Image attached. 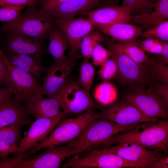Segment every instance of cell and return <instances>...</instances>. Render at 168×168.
I'll return each mask as SVG.
<instances>
[{"label": "cell", "instance_id": "6da1fadb", "mask_svg": "<svg viewBox=\"0 0 168 168\" xmlns=\"http://www.w3.org/2000/svg\"><path fill=\"white\" fill-rule=\"evenodd\" d=\"M123 142L159 149L166 153L168 146V120L159 119L153 122L140 124L127 133L115 134L100 146L105 147Z\"/></svg>", "mask_w": 168, "mask_h": 168}, {"label": "cell", "instance_id": "7a4b0ae2", "mask_svg": "<svg viewBox=\"0 0 168 168\" xmlns=\"http://www.w3.org/2000/svg\"><path fill=\"white\" fill-rule=\"evenodd\" d=\"M139 124L120 125L105 119H96L86 126L77 137L67 144L72 150L83 152L91 150L115 134L130 131Z\"/></svg>", "mask_w": 168, "mask_h": 168}, {"label": "cell", "instance_id": "3957f363", "mask_svg": "<svg viewBox=\"0 0 168 168\" xmlns=\"http://www.w3.org/2000/svg\"><path fill=\"white\" fill-rule=\"evenodd\" d=\"M54 17L44 13L39 14L36 6H27L15 19L3 23L0 31L15 32L44 40L55 26Z\"/></svg>", "mask_w": 168, "mask_h": 168}, {"label": "cell", "instance_id": "277c9868", "mask_svg": "<svg viewBox=\"0 0 168 168\" xmlns=\"http://www.w3.org/2000/svg\"><path fill=\"white\" fill-rule=\"evenodd\" d=\"M100 118L99 113L95 109L88 110L72 118L61 120L43 141L30 148L33 154L41 150L67 143L77 137L84 129L93 120Z\"/></svg>", "mask_w": 168, "mask_h": 168}, {"label": "cell", "instance_id": "5b68a950", "mask_svg": "<svg viewBox=\"0 0 168 168\" xmlns=\"http://www.w3.org/2000/svg\"><path fill=\"white\" fill-rule=\"evenodd\" d=\"M149 164L148 161L135 162L126 160L104 147L92 149L83 157L70 156L61 166L63 168H146Z\"/></svg>", "mask_w": 168, "mask_h": 168}, {"label": "cell", "instance_id": "8992f818", "mask_svg": "<svg viewBox=\"0 0 168 168\" xmlns=\"http://www.w3.org/2000/svg\"><path fill=\"white\" fill-rule=\"evenodd\" d=\"M66 114H75L92 109H101L103 105L95 102L90 93L82 88L74 79H69L54 97Z\"/></svg>", "mask_w": 168, "mask_h": 168}, {"label": "cell", "instance_id": "52a82bcc", "mask_svg": "<svg viewBox=\"0 0 168 168\" xmlns=\"http://www.w3.org/2000/svg\"><path fill=\"white\" fill-rule=\"evenodd\" d=\"M124 98L146 116L156 120H168V101L154 91L139 89L125 95Z\"/></svg>", "mask_w": 168, "mask_h": 168}, {"label": "cell", "instance_id": "ba28073f", "mask_svg": "<svg viewBox=\"0 0 168 168\" xmlns=\"http://www.w3.org/2000/svg\"><path fill=\"white\" fill-rule=\"evenodd\" d=\"M55 25L61 31L67 42L69 58L75 61L78 57L81 43L84 37L95 30V27L88 19L82 18H54Z\"/></svg>", "mask_w": 168, "mask_h": 168}, {"label": "cell", "instance_id": "9c48e42d", "mask_svg": "<svg viewBox=\"0 0 168 168\" xmlns=\"http://www.w3.org/2000/svg\"><path fill=\"white\" fill-rule=\"evenodd\" d=\"M0 57L7 71L14 96L17 99L25 103L33 94H40L44 95L38 80L13 64L0 48Z\"/></svg>", "mask_w": 168, "mask_h": 168}, {"label": "cell", "instance_id": "30bf717a", "mask_svg": "<svg viewBox=\"0 0 168 168\" xmlns=\"http://www.w3.org/2000/svg\"><path fill=\"white\" fill-rule=\"evenodd\" d=\"M108 50L111 57L115 60L118 68L117 76L124 82L144 85L147 80L144 65H140L124 53L112 40L108 41Z\"/></svg>", "mask_w": 168, "mask_h": 168}, {"label": "cell", "instance_id": "8fae6325", "mask_svg": "<svg viewBox=\"0 0 168 168\" xmlns=\"http://www.w3.org/2000/svg\"><path fill=\"white\" fill-rule=\"evenodd\" d=\"M101 110L99 113L100 118L120 125H133L159 120L146 116L136 107L124 100H116L108 104L103 105Z\"/></svg>", "mask_w": 168, "mask_h": 168}, {"label": "cell", "instance_id": "7c38bea8", "mask_svg": "<svg viewBox=\"0 0 168 168\" xmlns=\"http://www.w3.org/2000/svg\"><path fill=\"white\" fill-rule=\"evenodd\" d=\"M47 148L40 154L31 158L30 156L16 165L14 168H57L65 159L83 152L70 149L67 143Z\"/></svg>", "mask_w": 168, "mask_h": 168}, {"label": "cell", "instance_id": "4fadbf2b", "mask_svg": "<svg viewBox=\"0 0 168 168\" xmlns=\"http://www.w3.org/2000/svg\"><path fill=\"white\" fill-rule=\"evenodd\" d=\"M2 48L7 54H25L41 63L44 54V40L15 32L5 33Z\"/></svg>", "mask_w": 168, "mask_h": 168}, {"label": "cell", "instance_id": "5bb4252c", "mask_svg": "<svg viewBox=\"0 0 168 168\" xmlns=\"http://www.w3.org/2000/svg\"><path fill=\"white\" fill-rule=\"evenodd\" d=\"M66 115L63 111L55 117L40 118L32 123L28 130L23 133L24 136L17 152V156L45 140L54 127Z\"/></svg>", "mask_w": 168, "mask_h": 168}, {"label": "cell", "instance_id": "9a60e30c", "mask_svg": "<svg viewBox=\"0 0 168 168\" xmlns=\"http://www.w3.org/2000/svg\"><path fill=\"white\" fill-rule=\"evenodd\" d=\"M75 61L68 59L60 63H54L47 70L42 86L44 95L55 96L63 87L72 72Z\"/></svg>", "mask_w": 168, "mask_h": 168}, {"label": "cell", "instance_id": "2e32d148", "mask_svg": "<svg viewBox=\"0 0 168 168\" xmlns=\"http://www.w3.org/2000/svg\"><path fill=\"white\" fill-rule=\"evenodd\" d=\"M86 14L94 26L128 23L132 21L129 9L123 5L93 9Z\"/></svg>", "mask_w": 168, "mask_h": 168}, {"label": "cell", "instance_id": "e0dca14e", "mask_svg": "<svg viewBox=\"0 0 168 168\" xmlns=\"http://www.w3.org/2000/svg\"><path fill=\"white\" fill-rule=\"evenodd\" d=\"M25 104L28 114L34 116L37 119L54 117L63 112L58 101L54 98L44 97L40 94L32 95Z\"/></svg>", "mask_w": 168, "mask_h": 168}, {"label": "cell", "instance_id": "ac0fdd59", "mask_svg": "<svg viewBox=\"0 0 168 168\" xmlns=\"http://www.w3.org/2000/svg\"><path fill=\"white\" fill-rule=\"evenodd\" d=\"M25 106L14 96L0 103V128L14 123L24 126L30 124Z\"/></svg>", "mask_w": 168, "mask_h": 168}, {"label": "cell", "instance_id": "d6986e66", "mask_svg": "<svg viewBox=\"0 0 168 168\" xmlns=\"http://www.w3.org/2000/svg\"><path fill=\"white\" fill-rule=\"evenodd\" d=\"M105 148L126 160L135 162L152 160L160 154L159 152L161 150L125 142L118 143Z\"/></svg>", "mask_w": 168, "mask_h": 168}, {"label": "cell", "instance_id": "ffe728a7", "mask_svg": "<svg viewBox=\"0 0 168 168\" xmlns=\"http://www.w3.org/2000/svg\"><path fill=\"white\" fill-rule=\"evenodd\" d=\"M98 30L110 36L118 43L136 40L141 35V27L128 23H118L106 25L94 26Z\"/></svg>", "mask_w": 168, "mask_h": 168}, {"label": "cell", "instance_id": "44dd1931", "mask_svg": "<svg viewBox=\"0 0 168 168\" xmlns=\"http://www.w3.org/2000/svg\"><path fill=\"white\" fill-rule=\"evenodd\" d=\"M100 0H71L43 13L54 18H68L92 10Z\"/></svg>", "mask_w": 168, "mask_h": 168}, {"label": "cell", "instance_id": "7402d4cb", "mask_svg": "<svg viewBox=\"0 0 168 168\" xmlns=\"http://www.w3.org/2000/svg\"><path fill=\"white\" fill-rule=\"evenodd\" d=\"M154 8V10L151 13L132 16V23L140 26L142 30L145 29L146 30L168 19V0H160L156 2Z\"/></svg>", "mask_w": 168, "mask_h": 168}, {"label": "cell", "instance_id": "603a6c76", "mask_svg": "<svg viewBox=\"0 0 168 168\" xmlns=\"http://www.w3.org/2000/svg\"><path fill=\"white\" fill-rule=\"evenodd\" d=\"M55 26L50 30L48 35L49 42L48 50L53 58L54 63H60L69 58L65 55L68 46L61 31Z\"/></svg>", "mask_w": 168, "mask_h": 168}, {"label": "cell", "instance_id": "cb8c5ba5", "mask_svg": "<svg viewBox=\"0 0 168 168\" xmlns=\"http://www.w3.org/2000/svg\"><path fill=\"white\" fill-rule=\"evenodd\" d=\"M7 57L14 65L38 80L44 72V67L33 57L26 55L7 54Z\"/></svg>", "mask_w": 168, "mask_h": 168}, {"label": "cell", "instance_id": "d4e9b609", "mask_svg": "<svg viewBox=\"0 0 168 168\" xmlns=\"http://www.w3.org/2000/svg\"><path fill=\"white\" fill-rule=\"evenodd\" d=\"M95 70L89 59L84 58L78 69L77 80L78 84L84 90L90 93L95 76Z\"/></svg>", "mask_w": 168, "mask_h": 168}, {"label": "cell", "instance_id": "484cf974", "mask_svg": "<svg viewBox=\"0 0 168 168\" xmlns=\"http://www.w3.org/2000/svg\"><path fill=\"white\" fill-rule=\"evenodd\" d=\"M118 47L137 64L144 65L148 61L145 51L138 45L137 40L124 43H116Z\"/></svg>", "mask_w": 168, "mask_h": 168}, {"label": "cell", "instance_id": "4316f807", "mask_svg": "<svg viewBox=\"0 0 168 168\" xmlns=\"http://www.w3.org/2000/svg\"><path fill=\"white\" fill-rule=\"evenodd\" d=\"M118 89L112 83L104 81L96 88L95 97L101 105H105L117 100Z\"/></svg>", "mask_w": 168, "mask_h": 168}, {"label": "cell", "instance_id": "83f0119b", "mask_svg": "<svg viewBox=\"0 0 168 168\" xmlns=\"http://www.w3.org/2000/svg\"><path fill=\"white\" fill-rule=\"evenodd\" d=\"M105 41V38L98 30L85 36L82 40L80 47L83 57L89 59L96 45Z\"/></svg>", "mask_w": 168, "mask_h": 168}, {"label": "cell", "instance_id": "f1b7e54d", "mask_svg": "<svg viewBox=\"0 0 168 168\" xmlns=\"http://www.w3.org/2000/svg\"><path fill=\"white\" fill-rule=\"evenodd\" d=\"M23 126L14 123L0 128V139L19 147L22 139L21 130Z\"/></svg>", "mask_w": 168, "mask_h": 168}, {"label": "cell", "instance_id": "f546056e", "mask_svg": "<svg viewBox=\"0 0 168 168\" xmlns=\"http://www.w3.org/2000/svg\"><path fill=\"white\" fill-rule=\"evenodd\" d=\"M122 5L129 9L132 16L152 12L155 3L152 0H123Z\"/></svg>", "mask_w": 168, "mask_h": 168}, {"label": "cell", "instance_id": "4dcf8cb0", "mask_svg": "<svg viewBox=\"0 0 168 168\" xmlns=\"http://www.w3.org/2000/svg\"><path fill=\"white\" fill-rule=\"evenodd\" d=\"M118 68L116 62L111 57L101 66L97 72L98 78L104 81H108L117 76Z\"/></svg>", "mask_w": 168, "mask_h": 168}, {"label": "cell", "instance_id": "1f68e13d", "mask_svg": "<svg viewBox=\"0 0 168 168\" xmlns=\"http://www.w3.org/2000/svg\"><path fill=\"white\" fill-rule=\"evenodd\" d=\"M141 35L144 37H152L161 41H168V20L142 31Z\"/></svg>", "mask_w": 168, "mask_h": 168}, {"label": "cell", "instance_id": "d6a6232c", "mask_svg": "<svg viewBox=\"0 0 168 168\" xmlns=\"http://www.w3.org/2000/svg\"><path fill=\"white\" fill-rule=\"evenodd\" d=\"M26 6L23 5H9L0 7V22H8L15 19Z\"/></svg>", "mask_w": 168, "mask_h": 168}, {"label": "cell", "instance_id": "836d02e7", "mask_svg": "<svg viewBox=\"0 0 168 168\" xmlns=\"http://www.w3.org/2000/svg\"><path fill=\"white\" fill-rule=\"evenodd\" d=\"M138 45L144 51L156 54H160L163 48V41L151 37H145Z\"/></svg>", "mask_w": 168, "mask_h": 168}, {"label": "cell", "instance_id": "e575fe53", "mask_svg": "<svg viewBox=\"0 0 168 168\" xmlns=\"http://www.w3.org/2000/svg\"><path fill=\"white\" fill-rule=\"evenodd\" d=\"M111 54V52L108 49L100 44H98L95 47L92 54V64L100 66L110 58Z\"/></svg>", "mask_w": 168, "mask_h": 168}, {"label": "cell", "instance_id": "d590c367", "mask_svg": "<svg viewBox=\"0 0 168 168\" xmlns=\"http://www.w3.org/2000/svg\"><path fill=\"white\" fill-rule=\"evenodd\" d=\"M18 146L10 144L0 139V162L11 160L9 156L17 152Z\"/></svg>", "mask_w": 168, "mask_h": 168}, {"label": "cell", "instance_id": "8d00e7d4", "mask_svg": "<svg viewBox=\"0 0 168 168\" xmlns=\"http://www.w3.org/2000/svg\"><path fill=\"white\" fill-rule=\"evenodd\" d=\"M71 0H41V6L39 9V14L49 11L58 6Z\"/></svg>", "mask_w": 168, "mask_h": 168}, {"label": "cell", "instance_id": "74e56055", "mask_svg": "<svg viewBox=\"0 0 168 168\" xmlns=\"http://www.w3.org/2000/svg\"><path fill=\"white\" fill-rule=\"evenodd\" d=\"M153 68L156 73L163 82L164 84H168V66L159 62L153 65Z\"/></svg>", "mask_w": 168, "mask_h": 168}, {"label": "cell", "instance_id": "f35d334b", "mask_svg": "<svg viewBox=\"0 0 168 168\" xmlns=\"http://www.w3.org/2000/svg\"><path fill=\"white\" fill-rule=\"evenodd\" d=\"M11 82L6 67L0 57V87L10 86Z\"/></svg>", "mask_w": 168, "mask_h": 168}, {"label": "cell", "instance_id": "ab89813d", "mask_svg": "<svg viewBox=\"0 0 168 168\" xmlns=\"http://www.w3.org/2000/svg\"><path fill=\"white\" fill-rule=\"evenodd\" d=\"M41 0H0V7L9 5H23L27 6H36Z\"/></svg>", "mask_w": 168, "mask_h": 168}, {"label": "cell", "instance_id": "60d3db41", "mask_svg": "<svg viewBox=\"0 0 168 168\" xmlns=\"http://www.w3.org/2000/svg\"><path fill=\"white\" fill-rule=\"evenodd\" d=\"M28 151L19 156L16 159H12L7 161L0 162V168H13L17 164L28 156L31 155L33 153L31 152H27Z\"/></svg>", "mask_w": 168, "mask_h": 168}, {"label": "cell", "instance_id": "b9f144b4", "mask_svg": "<svg viewBox=\"0 0 168 168\" xmlns=\"http://www.w3.org/2000/svg\"><path fill=\"white\" fill-rule=\"evenodd\" d=\"M149 168H168V156L162 155L148 167Z\"/></svg>", "mask_w": 168, "mask_h": 168}, {"label": "cell", "instance_id": "7bdbcfd3", "mask_svg": "<svg viewBox=\"0 0 168 168\" xmlns=\"http://www.w3.org/2000/svg\"><path fill=\"white\" fill-rule=\"evenodd\" d=\"M13 94L14 92L11 87H0V103L11 97Z\"/></svg>", "mask_w": 168, "mask_h": 168}, {"label": "cell", "instance_id": "ee69618b", "mask_svg": "<svg viewBox=\"0 0 168 168\" xmlns=\"http://www.w3.org/2000/svg\"><path fill=\"white\" fill-rule=\"evenodd\" d=\"M154 91L166 101H168V86L165 84L156 85Z\"/></svg>", "mask_w": 168, "mask_h": 168}, {"label": "cell", "instance_id": "f6af8a7d", "mask_svg": "<svg viewBox=\"0 0 168 168\" xmlns=\"http://www.w3.org/2000/svg\"><path fill=\"white\" fill-rule=\"evenodd\" d=\"M163 49L159 55L160 62L168 65V41H163Z\"/></svg>", "mask_w": 168, "mask_h": 168}, {"label": "cell", "instance_id": "bcb514c9", "mask_svg": "<svg viewBox=\"0 0 168 168\" xmlns=\"http://www.w3.org/2000/svg\"><path fill=\"white\" fill-rule=\"evenodd\" d=\"M2 41H3V40L1 39V36H0V44H1L2 43Z\"/></svg>", "mask_w": 168, "mask_h": 168}, {"label": "cell", "instance_id": "7dc6e473", "mask_svg": "<svg viewBox=\"0 0 168 168\" xmlns=\"http://www.w3.org/2000/svg\"><path fill=\"white\" fill-rule=\"evenodd\" d=\"M153 0L155 1H156V2H157L158 1H159L160 0Z\"/></svg>", "mask_w": 168, "mask_h": 168}, {"label": "cell", "instance_id": "c3c4849f", "mask_svg": "<svg viewBox=\"0 0 168 168\" xmlns=\"http://www.w3.org/2000/svg\"><path fill=\"white\" fill-rule=\"evenodd\" d=\"M152 1H153V0H152Z\"/></svg>", "mask_w": 168, "mask_h": 168}]
</instances>
